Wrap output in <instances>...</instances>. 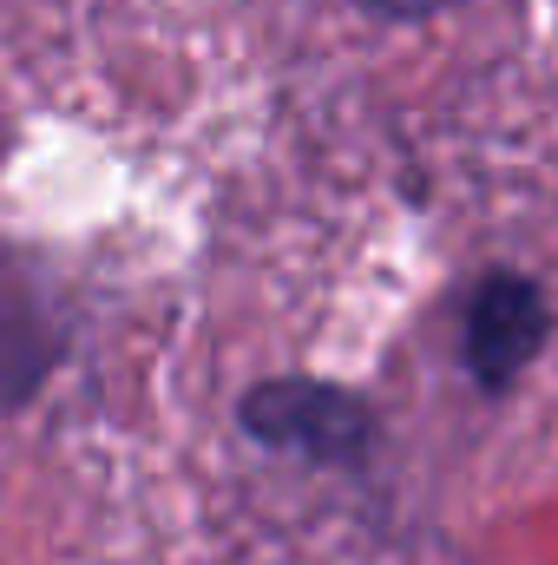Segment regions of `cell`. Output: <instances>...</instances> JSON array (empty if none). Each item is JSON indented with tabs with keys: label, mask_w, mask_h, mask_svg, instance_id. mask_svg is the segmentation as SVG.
<instances>
[{
	"label": "cell",
	"mask_w": 558,
	"mask_h": 565,
	"mask_svg": "<svg viewBox=\"0 0 558 565\" xmlns=\"http://www.w3.org/2000/svg\"><path fill=\"white\" fill-rule=\"evenodd\" d=\"M244 440L315 473H368L382 454V415L362 388L329 375H264L237 402Z\"/></svg>",
	"instance_id": "obj_1"
},
{
	"label": "cell",
	"mask_w": 558,
	"mask_h": 565,
	"mask_svg": "<svg viewBox=\"0 0 558 565\" xmlns=\"http://www.w3.org/2000/svg\"><path fill=\"white\" fill-rule=\"evenodd\" d=\"M552 322L558 309L546 277H533L519 264H486L460 296V369H466V382L486 402L513 395L519 375L546 355Z\"/></svg>",
	"instance_id": "obj_2"
},
{
	"label": "cell",
	"mask_w": 558,
	"mask_h": 565,
	"mask_svg": "<svg viewBox=\"0 0 558 565\" xmlns=\"http://www.w3.org/2000/svg\"><path fill=\"white\" fill-rule=\"evenodd\" d=\"M73 355V322L33 250L0 237V415H20L46 395Z\"/></svg>",
	"instance_id": "obj_3"
},
{
	"label": "cell",
	"mask_w": 558,
	"mask_h": 565,
	"mask_svg": "<svg viewBox=\"0 0 558 565\" xmlns=\"http://www.w3.org/2000/svg\"><path fill=\"white\" fill-rule=\"evenodd\" d=\"M348 7L368 13V20H388V26H415V20H440V13H453L466 0H348Z\"/></svg>",
	"instance_id": "obj_4"
}]
</instances>
